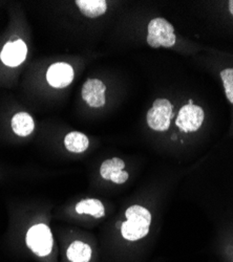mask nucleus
<instances>
[{
	"mask_svg": "<svg viewBox=\"0 0 233 262\" xmlns=\"http://www.w3.org/2000/svg\"><path fill=\"white\" fill-rule=\"evenodd\" d=\"M127 222L122 224V236L130 242H136L145 237L150 232L152 214L142 206H132L126 210Z\"/></svg>",
	"mask_w": 233,
	"mask_h": 262,
	"instance_id": "1",
	"label": "nucleus"
},
{
	"mask_svg": "<svg viewBox=\"0 0 233 262\" xmlns=\"http://www.w3.org/2000/svg\"><path fill=\"white\" fill-rule=\"evenodd\" d=\"M176 40L175 29L167 20L163 18L151 20L150 25H148L147 43L152 48H172L176 45Z\"/></svg>",
	"mask_w": 233,
	"mask_h": 262,
	"instance_id": "2",
	"label": "nucleus"
},
{
	"mask_svg": "<svg viewBox=\"0 0 233 262\" xmlns=\"http://www.w3.org/2000/svg\"><path fill=\"white\" fill-rule=\"evenodd\" d=\"M53 243L52 232L47 225H36L32 227L27 234V245L29 249L40 257L51 254Z\"/></svg>",
	"mask_w": 233,
	"mask_h": 262,
	"instance_id": "3",
	"label": "nucleus"
},
{
	"mask_svg": "<svg viewBox=\"0 0 233 262\" xmlns=\"http://www.w3.org/2000/svg\"><path fill=\"white\" fill-rule=\"evenodd\" d=\"M173 104L166 99H158L147 113V124L156 131H166L174 118Z\"/></svg>",
	"mask_w": 233,
	"mask_h": 262,
	"instance_id": "4",
	"label": "nucleus"
},
{
	"mask_svg": "<svg viewBox=\"0 0 233 262\" xmlns=\"http://www.w3.org/2000/svg\"><path fill=\"white\" fill-rule=\"evenodd\" d=\"M204 111L195 104H188L181 108L176 125L184 133H195L203 125Z\"/></svg>",
	"mask_w": 233,
	"mask_h": 262,
	"instance_id": "5",
	"label": "nucleus"
},
{
	"mask_svg": "<svg viewBox=\"0 0 233 262\" xmlns=\"http://www.w3.org/2000/svg\"><path fill=\"white\" fill-rule=\"evenodd\" d=\"M74 76V70L70 64L59 62L51 65L47 73V80L55 89H65L73 82Z\"/></svg>",
	"mask_w": 233,
	"mask_h": 262,
	"instance_id": "6",
	"label": "nucleus"
},
{
	"mask_svg": "<svg viewBox=\"0 0 233 262\" xmlns=\"http://www.w3.org/2000/svg\"><path fill=\"white\" fill-rule=\"evenodd\" d=\"M28 54L27 45L23 40H16L14 42H8L4 47L0 58L2 61L10 68H16L23 63Z\"/></svg>",
	"mask_w": 233,
	"mask_h": 262,
	"instance_id": "7",
	"label": "nucleus"
},
{
	"mask_svg": "<svg viewBox=\"0 0 233 262\" xmlns=\"http://www.w3.org/2000/svg\"><path fill=\"white\" fill-rule=\"evenodd\" d=\"M107 87L98 79H90L82 87V98L91 107L99 108L105 104Z\"/></svg>",
	"mask_w": 233,
	"mask_h": 262,
	"instance_id": "8",
	"label": "nucleus"
},
{
	"mask_svg": "<svg viewBox=\"0 0 233 262\" xmlns=\"http://www.w3.org/2000/svg\"><path fill=\"white\" fill-rule=\"evenodd\" d=\"M35 128L33 118L27 113H18L12 119V129L19 137L30 136Z\"/></svg>",
	"mask_w": 233,
	"mask_h": 262,
	"instance_id": "9",
	"label": "nucleus"
},
{
	"mask_svg": "<svg viewBox=\"0 0 233 262\" xmlns=\"http://www.w3.org/2000/svg\"><path fill=\"white\" fill-rule=\"evenodd\" d=\"M76 5L83 15L90 18L100 17L108 10V4L105 0H77Z\"/></svg>",
	"mask_w": 233,
	"mask_h": 262,
	"instance_id": "10",
	"label": "nucleus"
},
{
	"mask_svg": "<svg viewBox=\"0 0 233 262\" xmlns=\"http://www.w3.org/2000/svg\"><path fill=\"white\" fill-rule=\"evenodd\" d=\"M65 145L69 151L74 154H82L89 148L90 141L86 135L78 131H72L65 138Z\"/></svg>",
	"mask_w": 233,
	"mask_h": 262,
	"instance_id": "11",
	"label": "nucleus"
},
{
	"mask_svg": "<svg viewBox=\"0 0 233 262\" xmlns=\"http://www.w3.org/2000/svg\"><path fill=\"white\" fill-rule=\"evenodd\" d=\"M67 255L72 262H89L92 258V249L82 242H75L70 246Z\"/></svg>",
	"mask_w": 233,
	"mask_h": 262,
	"instance_id": "12",
	"label": "nucleus"
},
{
	"mask_svg": "<svg viewBox=\"0 0 233 262\" xmlns=\"http://www.w3.org/2000/svg\"><path fill=\"white\" fill-rule=\"evenodd\" d=\"M76 211L79 214H89L95 218H101L105 215L104 206L102 203L95 199L83 200L76 206Z\"/></svg>",
	"mask_w": 233,
	"mask_h": 262,
	"instance_id": "13",
	"label": "nucleus"
},
{
	"mask_svg": "<svg viewBox=\"0 0 233 262\" xmlns=\"http://www.w3.org/2000/svg\"><path fill=\"white\" fill-rule=\"evenodd\" d=\"M124 167H125V163L121 159L114 158L113 160H108L102 164L100 168V174L104 180L109 181L111 180V176L113 173L123 170Z\"/></svg>",
	"mask_w": 233,
	"mask_h": 262,
	"instance_id": "14",
	"label": "nucleus"
},
{
	"mask_svg": "<svg viewBox=\"0 0 233 262\" xmlns=\"http://www.w3.org/2000/svg\"><path fill=\"white\" fill-rule=\"evenodd\" d=\"M221 78L224 84L225 94L230 103L233 104V69H227L221 72Z\"/></svg>",
	"mask_w": 233,
	"mask_h": 262,
	"instance_id": "15",
	"label": "nucleus"
},
{
	"mask_svg": "<svg viewBox=\"0 0 233 262\" xmlns=\"http://www.w3.org/2000/svg\"><path fill=\"white\" fill-rule=\"evenodd\" d=\"M127 180H129V173L123 170L117 171L111 176V181H113L115 184H124Z\"/></svg>",
	"mask_w": 233,
	"mask_h": 262,
	"instance_id": "16",
	"label": "nucleus"
},
{
	"mask_svg": "<svg viewBox=\"0 0 233 262\" xmlns=\"http://www.w3.org/2000/svg\"><path fill=\"white\" fill-rule=\"evenodd\" d=\"M228 4H229V11L233 15V0H230Z\"/></svg>",
	"mask_w": 233,
	"mask_h": 262,
	"instance_id": "17",
	"label": "nucleus"
}]
</instances>
